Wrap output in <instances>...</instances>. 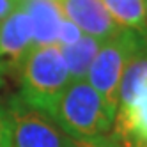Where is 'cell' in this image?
Segmentation results:
<instances>
[{
    "label": "cell",
    "instance_id": "cell-8",
    "mask_svg": "<svg viewBox=\"0 0 147 147\" xmlns=\"http://www.w3.org/2000/svg\"><path fill=\"white\" fill-rule=\"evenodd\" d=\"M147 89V48L138 51L124 67L117 90V110L128 108Z\"/></svg>",
    "mask_w": 147,
    "mask_h": 147
},
{
    "label": "cell",
    "instance_id": "cell-17",
    "mask_svg": "<svg viewBox=\"0 0 147 147\" xmlns=\"http://www.w3.org/2000/svg\"><path fill=\"white\" fill-rule=\"evenodd\" d=\"M0 85H2V75H0Z\"/></svg>",
    "mask_w": 147,
    "mask_h": 147
},
{
    "label": "cell",
    "instance_id": "cell-7",
    "mask_svg": "<svg viewBox=\"0 0 147 147\" xmlns=\"http://www.w3.org/2000/svg\"><path fill=\"white\" fill-rule=\"evenodd\" d=\"M20 7L32 22L34 46L57 45L59 27L64 18L57 0H22Z\"/></svg>",
    "mask_w": 147,
    "mask_h": 147
},
{
    "label": "cell",
    "instance_id": "cell-9",
    "mask_svg": "<svg viewBox=\"0 0 147 147\" xmlns=\"http://www.w3.org/2000/svg\"><path fill=\"white\" fill-rule=\"evenodd\" d=\"M101 45H103L101 41L83 34L82 39L76 41L75 45L60 46V53H62V59H64V64L67 69L69 82L87 78L90 64H92L94 57H96V53L99 51Z\"/></svg>",
    "mask_w": 147,
    "mask_h": 147
},
{
    "label": "cell",
    "instance_id": "cell-4",
    "mask_svg": "<svg viewBox=\"0 0 147 147\" xmlns=\"http://www.w3.org/2000/svg\"><path fill=\"white\" fill-rule=\"evenodd\" d=\"M4 110L7 147H73L75 138L53 121L14 96Z\"/></svg>",
    "mask_w": 147,
    "mask_h": 147
},
{
    "label": "cell",
    "instance_id": "cell-5",
    "mask_svg": "<svg viewBox=\"0 0 147 147\" xmlns=\"http://www.w3.org/2000/svg\"><path fill=\"white\" fill-rule=\"evenodd\" d=\"M34 48V28L28 14L18 7L0 22V73L14 71Z\"/></svg>",
    "mask_w": 147,
    "mask_h": 147
},
{
    "label": "cell",
    "instance_id": "cell-15",
    "mask_svg": "<svg viewBox=\"0 0 147 147\" xmlns=\"http://www.w3.org/2000/svg\"><path fill=\"white\" fill-rule=\"evenodd\" d=\"M0 147H7V126L2 107H0Z\"/></svg>",
    "mask_w": 147,
    "mask_h": 147
},
{
    "label": "cell",
    "instance_id": "cell-14",
    "mask_svg": "<svg viewBox=\"0 0 147 147\" xmlns=\"http://www.w3.org/2000/svg\"><path fill=\"white\" fill-rule=\"evenodd\" d=\"M20 2L22 0H0V22L5 20L9 14H13L20 7Z\"/></svg>",
    "mask_w": 147,
    "mask_h": 147
},
{
    "label": "cell",
    "instance_id": "cell-12",
    "mask_svg": "<svg viewBox=\"0 0 147 147\" xmlns=\"http://www.w3.org/2000/svg\"><path fill=\"white\" fill-rule=\"evenodd\" d=\"M82 36H83V32L71 22V20H67L66 16L62 18L60 27H59V34H57V45H59V46L75 45L76 41L82 39Z\"/></svg>",
    "mask_w": 147,
    "mask_h": 147
},
{
    "label": "cell",
    "instance_id": "cell-16",
    "mask_svg": "<svg viewBox=\"0 0 147 147\" xmlns=\"http://www.w3.org/2000/svg\"><path fill=\"white\" fill-rule=\"evenodd\" d=\"M121 147H147V144L133 140V138H122L121 136Z\"/></svg>",
    "mask_w": 147,
    "mask_h": 147
},
{
    "label": "cell",
    "instance_id": "cell-2",
    "mask_svg": "<svg viewBox=\"0 0 147 147\" xmlns=\"http://www.w3.org/2000/svg\"><path fill=\"white\" fill-rule=\"evenodd\" d=\"M16 75L20 99L48 115L62 90L69 85V75L59 45L34 46L16 69Z\"/></svg>",
    "mask_w": 147,
    "mask_h": 147
},
{
    "label": "cell",
    "instance_id": "cell-1",
    "mask_svg": "<svg viewBox=\"0 0 147 147\" xmlns=\"http://www.w3.org/2000/svg\"><path fill=\"white\" fill-rule=\"evenodd\" d=\"M115 113L87 80H76L62 90L50 115L73 138H94L112 129Z\"/></svg>",
    "mask_w": 147,
    "mask_h": 147
},
{
    "label": "cell",
    "instance_id": "cell-6",
    "mask_svg": "<svg viewBox=\"0 0 147 147\" xmlns=\"http://www.w3.org/2000/svg\"><path fill=\"white\" fill-rule=\"evenodd\" d=\"M60 11L85 36L108 41L121 32V27L110 18L103 0H57Z\"/></svg>",
    "mask_w": 147,
    "mask_h": 147
},
{
    "label": "cell",
    "instance_id": "cell-18",
    "mask_svg": "<svg viewBox=\"0 0 147 147\" xmlns=\"http://www.w3.org/2000/svg\"><path fill=\"white\" fill-rule=\"evenodd\" d=\"M145 9H147V0H145Z\"/></svg>",
    "mask_w": 147,
    "mask_h": 147
},
{
    "label": "cell",
    "instance_id": "cell-3",
    "mask_svg": "<svg viewBox=\"0 0 147 147\" xmlns=\"http://www.w3.org/2000/svg\"><path fill=\"white\" fill-rule=\"evenodd\" d=\"M145 48V32L122 28L115 37L105 41L94 57L85 80L90 83L92 89H96L101 94V98L112 108L117 110V90L124 67L138 51Z\"/></svg>",
    "mask_w": 147,
    "mask_h": 147
},
{
    "label": "cell",
    "instance_id": "cell-13",
    "mask_svg": "<svg viewBox=\"0 0 147 147\" xmlns=\"http://www.w3.org/2000/svg\"><path fill=\"white\" fill-rule=\"evenodd\" d=\"M73 147H121V136L119 135H103L94 138H75Z\"/></svg>",
    "mask_w": 147,
    "mask_h": 147
},
{
    "label": "cell",
    "instance_id": "cell-11",
    "mask_svg": "<svg viewBox=\"0 0 147 147\" xmlns=\"http://www.w3.org/2000/svg\"><path fill=\"white\" fill-rule=\"evenodd\" d=\"M110 18L121 28H131L147 34L145 0H103Z\"/></svg>",
    "mask_w": 147,
    "mask_h": 147
},
{
    "label": "cell",
    "instance_id": "cell-10",
    "mask_svg": "<svg viewBox=\"0 0 147 147\" xmlns=\"http://www.w3.org/2000/svg\"><path fill=\"white\" fill-rule=\"evenodd\" d=\"M115 135L147 144V89L128 108L115 113Z\"/></svg>",
    "mask_w": 147,
    "mask_h": 147
},
{
    "label": "cell",
    "instance_id": "cell-19",
    "mask_svg": "<svg viewBox=\"0 0 147 147\" xmlns=\"http://www.w3.org/2000/svg\"><path fill=\"white\" fill-rule=\"evenodd\" d=\"M0 75H2V73H0Z\"/></svg>",
    "mask_w": 147,
    "mask_h": 147
}]
</instances>
